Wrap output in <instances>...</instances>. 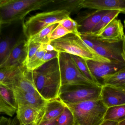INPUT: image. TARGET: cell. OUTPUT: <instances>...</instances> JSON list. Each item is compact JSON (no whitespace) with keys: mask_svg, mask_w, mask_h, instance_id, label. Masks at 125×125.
<instances>
[{"mask_svg":"<svg viewBox=\"0 0 125 125\" xmlns=\"http://www.w3.org/2000/svg\"><path fill=\"white\" fill-rule=\"evenodd\" d=\"M102 87L83 85H62L58 98L65 104L97 100L101 98Z\"/></svg>","mask_w":125,"mask_h":125,"instance_id":"obj_5","label":"cell"},{"mask_svg":"<svg viewBox=\"0 0 125 125\" xmlns=\"http://www.w3.org/2000/svg\"><path fill=\"white\" fill-rule=\"evenodd\" d=\"M24 67L13 66L0 68V84L10 88Z\"/></svg>","mask_w":125,"mask_h":125,"instance_id":"obj_19","label":"cell"},{"mask_svg":"<svg viewBox=\"0 0 125 125\" xmlns=\"http://www.w3.org/2000/svg\"><path fill=\"white\" fill-rule=\"evenodd\" d=\"M52 0H0V25H7L22 20L31 11L52 3Z\"/></svg>","mask_w":125,"mask_h":125,"instance_id":"obj_2","label":"cell"},{"mask_svg":"<svg viewBox=\"0 0 125 125\" xmlns=\"http://www.w3.org/2000/svg\"><path fill=\"white\" fill-rule=\"evenodd\" d=\"M27 56L25 61L23 63V66L25 67L29 60L35 54L42 44L33 42H28L27 41Z\"/></svg>","mask_w":125,"mask_h":125,"instance_id":"obj_32","label":"cell"},{"mask_svg":"<svg viewBox=\"0 0 125 125\" xmlns=\"http://www.w3.org/2000/svg\"><path fill=\"white\" fill-rule=\"evenodd\" d=\"M104 85L125 89V67L104 79Z\"/></svg>","mask_w":125,"mask_h":125,"instance_id":"obj_23","label":"cell"},{"mask_svg":"<svg viewBox=\"0 0 125 125\" xmlns=\"http://www.w3.org/2000/svg\"><path fill=\"white\" fill-rule=\"evenodd\" d=\"M58 24V23H55L49 25L27 41L28 42H33L41 44H50L49 38L50 34Z\"/></svg>","mask_w":125,"mask_h":125,"instance_id":"obj_25","label":"cell"},{"mask_svg":"<svg viewBox=\"0 0 125 125\" xmlns=\"http://www.w3.org/2000/svg\"><path fill=\"white\" fill-rule=\"evenodd\" d=\"M58 59L61 74V86L73 85L99 86L88 79L83 74L70 54L59 52Z\"/></svg>","mask_w":125,"mask_h":125,"instance_id":"obj_7","label":"cell"},{"mask_svg":"<svg viewBox=\"0 0 125 125\" xmlns=\"http://www.w3.org/2000/svg\"><path fill=\"white\" fill-rule=\"evenodd\" d=\"M50 45L58 52H65L76 55L86 61L91 60L103 62L111 61L96 53L94 50L88 46L79 36L69 33L59 39L52 41Z\"/></svg>","mask_w":125,"mask_h":125,"instance_id":"obj_3","label":"cell"},{"mask_svg":"<svg viewBox=\"0 0 125 125\" xmlns=\"http://www.w3.org/2000/svg\"><path fill=\"white\" fill-rule=\"evenodd\" d=\"M14 91L5 85L0 84V112L12 117L18 109Z\"/></svg>","mask_w":125,"mask_h":125,"instance_id":"obj_16","label":"cell"},{"mask_svg":"<svg viewBox=\"0 0 125 125\" xmlns=\"http://www.w3.org/2000/svg\"><path fill=\"white\" fill-rule=\"evenodd\" d=\"M59 55V52L54 50H48L42 58V65H43L55 58H58Z\"/></svg>","mask_w":125,"mask_h":125,"instance_id":"obj_33","label":"cell"},{"mask_svg":"<svg viewBox=\"0 0 125 125\" xmlns=\"http://www.w3.org/2000/svg\"><path fill=\"white\" fill-rule=\"evenodd\" d=\"M54 50L50 44H42L35 54L29 60L25 67L27 70L33 71L43 65L42 60L48 50Z\"/></svg>","mask_w":125,"mask_h":125,"instance_id":"obj_21","label":"cell"},{"mask_svg":"<svg viewBox=\"0 0 125 125\" xmlns=\"http://www.w3.org/2000/svg\"><path fill=\"white\" fill-rule=\"evenodd\" d=\"M69 33H72L62 25L58 24L57 26L50 34L49 38L50 43L52 41L61 38Z\"/></svg>","mask_w":125,"mask_h":125,"instance_id":"obj_31","label":"cell"},{"mask_svg":"<svg viewBox=\"0 0 125 125\" xmlns=\"http://www.w3.org/2000/svg\"><path fill=\"white\" fill-rule=\"evenodd\" d=\"M44 110L36 109L29 105L18 106L16 117L20 124L38 125L41 122Z\"/></svg>","mask_w":125,"mask_h":125,"instance_id":"obj_14","label":"cell"},{"mask_svg":"<svg viewBox=\"0 0 125 125\" xmlns=\"http://www.w3.org/2000/svg\"><path fill=\"white\" fill-rule=\"evenodd\" d=\"M120 13L119 11H110L102 17L100 21L92 30L90 35L94 36L98 35L112 20L116 19Z\"/></svg>","mask_w":125,"mask_h":125,"instance_id":"obj_26","label":"cell"},{"mask_svg":"<svg viewBox=\"0 0 125 125\" xmlns=\"http://www.w3.org/2000/svg\"><path fill=\"white\" fill-rule=\"evenodd\" d=\"M71 14L64 10H57L39 13L23 23V33L28 40L49 25L70 17Z\"/></svg>","mask_w":125,"mask_h":125,"instance_id":"obj_6","label":"cell"},{"mask_svg":"<svg viewBox=\"0 0 125 125\" xmlns=\"http://www.w3.org/2000/svg\"><path fill=\"white\" fill-rule=\"evenodd\" d=\"M58 117L47 120L42 121L38 125H56Z\"/></svg>","mask_w":125,"mask_h":125,"instance_id":"obj_35","label":"cell"},{"mask_svg":"<svg viewBox=\"0 0 125 125\" xmlns=\"http://www.w3.org/2000/svg\"><path fill=\"white\" fill-rule=\"evenodd\" d=\"M10 89H17L26 93L41 96L36 87L33 80L32 72L28 71L25 67L23 68Z\"/></svg>","mask_w":125,"mask_h":125,"instance_id":"obj_17","label":"cell"},{"mask_svg":"<svg viewBox=\"0 0 125 125\" xmlns=\"http://www.w3.org/2000/svg\"><path fill=\"white\" fill-rule=\"evenodd\" d=\"M118 123L110 120H104L100 125H117Z\"/></svg>","mask_w":125,"mask_h":125,"instance_id":"obj_36","label":"cell"},{"mask_svg":"<svg viewBox=\"0 0 125 125\" xmlns=\"http://www.w3.org/2000/svg\"><path fill=\"white\" fill-rule=\"evenodd\" d=\"M88 66L92 74L95 77L99 84L104 85V79L125 67V63L111 61L103 62L93 61L87 60Z\"/></svg>","mask_w":125,"mask_h":125,"instance_id":"obj_9","label":"cell"},{"mask_svg":"<svg viewBox=\"0 0 125 125\" xmlns=\"http://www.w3.org/2000/svg\"><path fill=\"white\" fill-rule=\"evenodd\" d=\"M124 26H125V19L124 20Z\"/></svg>","mask_w":125,"mask_h":125,"instance_id":"obj_39","label":"cell"},{"mask_svg":"<svg viewBox=\"0 0 125 125\" xmlns=\"http://www.w3.org/2000/svg\"><path fill=\"white\" fill-rule=\"evenodd\" d=\"M71 57L78 67L80 71L90 81L97 85L101 86L99 84L96 79L91 73L86 60L83 58L76 55H71Z\"/></svg>","mask_w":125,"mask_h":125,"instance_id":"obj_27","label":"cell"},{"mask_svg":"<svg viewBox=\"0 0 125 125\" xmlns=\"http://www.w3.org/2000/svg\"><path fill=\"white\" fill-rule=\"evenodd\" d=\"M19 125H24V124H19Z\"/></svg>","mask_w":125,"mask_h":125,"instance_id":"obj_40","label":"cell"},{"mask_svg":"<svg viewBox=\"0 0 125 125\" xmlns=\"http://www.w3.org/2000/svg\"><path fill=\"white\" fill-rule=\"evenodd\" d=\"M65 106L66 104L59 98L47 101L41 121L59 117L63 112Z\"/></svg>","mask_w":125,"mask_h":125,"instance_id":"obj_20","label":"cell"},{"mask_svg":"<svg viewBox=\"0 0 125 125\" xmlns=\"http://www.w3.org/2000/svg\"><path fill=\"white\" fill-rule=\"evenodd\" d=\"M83 8L99 10H118L125 14V0H83Z\"/></svg>","mask_w":125,"mask_h":125,"instance_id":"obj_15","label":"cell"},{"mask_svg":"<svg viewBox=\"0 0 125 125\" xmlns=\"http://www.w3.org/2000/svg\"><path fill=\"white\" fill-rule=\"evenodd\" d=\"M66 105L73 113L75 125H100L107 109L101 98Z\"/></svg>","mask_w":125,"mask_h":125,"instance_id":"obj_4","label":"cell"},{"mask_svg":"<svg viewBox=\"0 0 125 125\" xmlns=\"http://www.w3.org/2000/svg\"><path fill=\"white\" fill-rule=\"evenodd\" d=\"M18 123L19 122L16 116L13 119L3 116H2L0 118V125H18Z\"/></svg>","mask_w":125,"mask_h":125,"instance_id":"obj_34","label":"cell"},{"mask_svg":"<svg viewBox=\"0 0 125 125\" xmlns=\"http://www.w3.org/2000/svg\"><path fill=\"white\" fill-rule=\"evenodd\" d=\"M57 23L60 24L72 34L79 36L80 35L78 31V25L75 20L72 19L70 17L61 20Z\"/></svg>","mask_w":125,"mask_h":125,"instance_id":"obj_29","label":"cell"},{"mask_svg":"<svg viewBox=\"0 0 125 125\" xmlns=\"http://www.w3.org/2000/svg\"><path fill=\"white\" fill-rule=\"evenodd\" d=\"M123 57L125 62V35L123 41Z\"/></svg>","mask_w":125,"mask_h":125,"instance_id":"obj_37","label":"cell"},{"mask_svg":"<svg viewBox=\"0 0 125 125\" xmlns=\"http://www.w3.org/2000/svg\"><path fill=\"white\" fill-rule=\"evenodd\" d=\"M104 120L120 123L125 120V104L107 108L104 118Z\"/></svg>","mask_w":125,"mask_h":125,"instance_id":"obj_24","label":"cell"},{"mask_svg":"<svg viewBox=\"0 0 125 125\" xmlns=\"http://www.w3.org/2000/svg\"><path fill=\"white\" fill-rule=\"evenodd\" d=\"M56 125H75L73 113L66 105L63 112L58 117Z\"/></svg>","mask_w":125,"mask_h":125,"instance_id":"obj_28","label":"cell"},{"mask_svg":"<svg viewBox=\"0 0 125 125\" xmlns=\"http://www.w3.org/2000/svg\"><path fill=\"white\" fill-rule=\"evenodd\" d=\"M117 125H125V120L123 121L118 123Z\"/></svg>","mask_w":125,"mask_h":125,"instance_id":"obj_38","label":"cell"},{"mask_svg":"<svg viewBox=\"0 0 125 125\" xmlns=\"http://www.w3.org/2000/svg\"><path fill=\"white\" fill-rule=\"evenodd\" d=\"M125 35L121 21L115 19L112 20L98 35L95 36L102 41L116 43L123 41Z\"/></svg>","mask_w":125,"mask_h":125,"instance_id":"obj_12","label":"cell"},{"mask_svg":"<svg viewBox=\"0 0 125 125\" xmlns=\"http://www.w3.org/2000/svg\"><path fill=\"white\" fill-rule=\"evenodd\" d=\"M84 35L93 42L94 50L99 55L112 61L125 63L123 57V41L116 43H109L99 41L92 35Z\"/></svg>","mask_w":125,"mask_h":125,"instance_id":"obj_8","label":"cell"},{"mask_svg":"<svg viewBox=\"0 0 125 125\" xmlns=\"http://www.w3.org/2000/svg\"><path fill=\"white\" fill-rule=\"evenodd\" d=\"M18 106L29 105L36 109L44 110L47 101L41 96L26 93L17 89H14Z\"/></svg>","mask_w":125,"mask_h":125,"instance_id":"obj_18","label":"cell"},{"mask_svg":"<svg viewBox=\"0 0 125 125\" xmlns=\"http://www.w3.org/2000/svg\"><path fill=\"white\" fill-rule=\"evenodd\" d=\"M33 80L39 94L46 101L58 98L61 87L58 58L32 71Z\"/></svg>","mask_w":125,"mask_h":125,"instance_id":"obj_1","label":"cell"},{"mask_svg":"<svg viewBox=\"0 0 125 125\" xmlns=\"http://www.w3.org/2000/svg\"><path fill=\"white\" fill-rule=\"evenodd\" d=\"M27 41L20 39L13 46L6 58L0 63V68L23 66L27 56Z\"/></svg>","mask_w":125,"mask_h":125,"instance_id":"obj_11","label":"cell"},{"mask_svg":"<svg viewBox=\"0 0 125 125\" xmlns=\"http://www.w3.org/2000/svg\"><path fill=\"white\" fill-rule=\"evenodd\" d=\"M110 11L90 10L79 14L75 20L78 24L80 34L90 35L102 17Z\"/></svg>","mask_w":125,"mask_h":125,"instance_id":"obj_10","label":"cell"},{"mask_svg":"<svg viewBox=\"0 0 125 125\" xmlns=\"http://www.w3.org/2000/svg\"><path fill=\"white\" fill-rule=\"evenodd\" d=\"M101 99L107 108L125 104V89L104 85L102 87Z\"/></svg>","mask_w":125,"mask_h":125,"instance_id":"obj_13","label":"cell"},{"mask_svg":"<svg viewBox=\"0 0 125 125\" xmlns=\"http://www.w3.org/2000/svg\"><path fill=\"white\" fill-rule=\"evenodd\" d=\"M12 41L9 38H6L1 41L0 43V63L5 60L11 50Z\"/></svg>","mask_w":125,"mask_h":125,"instance_id":"obj_30","label":"cell"},{"mask_svg":"<svg viewBox=\"0 0 125 125\" xmlns=\"http://www.w3.org/2000/svg\"><path fill=\"white\" fill-rule=\"evenodd\" d=\"M83 0H65L55 1L53 6L58 9L64 10L71 13H77L83 8Z\"/></svg>","mask_w":125,"mask_h":125,"instance_id":"obj_22","label":"cell"}]
</instances>
